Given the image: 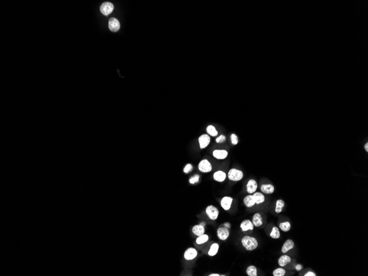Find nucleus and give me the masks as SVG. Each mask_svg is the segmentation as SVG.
Wrapping results in <instances>:
<instances>
[{
    "label": "nucleus",
    "mask_w": 368,
    "mask_h": 276,
    "mask_svg": "<svg viewBox=\"0 0 368 276\" xmlns=\"http://www.w3.org/2000/svg\"><path fill=\"white\" fill-rule=\"evenodd\" d=\"M242 245L248 251H252L258 246V242L256 238L250 236H245L241 239Z\"/></svg>",
    "instance_id": "1"
},
{
    "label": "nucleus",
    "mask_w": 368,
    "mask_h": 276,
    "mask_svg": "<svg viewBox=\"0 0 368 276\" xmlns=\"http://www.w3.org/2000/svg\"><path fill=\"white\" fill-rule=\"evenodd\" d=\"M244 176L243 172L236 169H232L228 173V178L234 181H238L241 180Z\"/></svg>",
    "instance_id": "2"
},
{
    "label": "nucleus",
    "mask_w": 368,
    "mask_h": 276,
    "mask_svg": "<svg viewBox=\"0 0 368 276\" xmlns=\"http://www.w3.org/2000/svg\"><path fill=\"white\" fill-rule=\"evenodd\" d=\"M206 213L208 218L211 220H216L219 215V211L214 206H208L206 209Z\"/></svg>",
    "instance_id": "3"
},
{
    "label": "nucleus",
    "mask_w": 368,
    "mask_h": 276,
    "mask_svg": "<svg viewBox=\"0 0 368 276\" xmlns=\"http://www.w3.org/2000/svg\"><path fill=\"white\" fill-rule=\"evenodd\" d=\"M114 8V6L113 4L109 2H106L103 3L102 5L100 7V12L103 15H105V16H108L109 15H110L113 11Z\"/></svg>",
    "instance_id": "4"
},
{
    "label": "nucleus",
    "mask_w": 368,
    "mask_h": 276,
    "mask_svg": "<svg viewBox=\"0 0 368 276\" xmlns=\"http://www.w3.org/2000/svg\"><path fill=\"white\" fill-rule=\"evenodd\" d=\"M212 165L207 159L201 161L198 164V169L202 173H208L212 170Z\"/></svg>",
    "instance_id": "5"
},
{
    "label": "nucleus",
    "mask_w": 368,
    "mask_h": 276,
    "mask_svg": "<svg viewBox=\"0 0 368 276\" xmlns=\"http://www.w3.org/2000/svg\"><path fill=\"white\" fill-rule=\"evenodd\" d=\"M198 255L197 251L194 248H190L186 250L184 253V258L186 260H192L197 257Z\"/></svg>",
    "instance_id": "6"
},
{
    "label": "nucleus",
    "mask_w": 368,
    "mask_h": 276,
    "mask_svg": "<svg viewBox=\"0 0 368 276\" xmlns=\"http://www.w3.org/2000/svg\"><path fill=\"white\" fill-rule=\"evenodd\" d=\"M217 235L219 239L225 240L229 237V230L226 226L219 228L217 230Z\"/></svg>",
    "instance_id": "7"
},
{
    "label": "nucleus",
    "mask_w": 368,
    "mask_h": 276,
    "mask_svg": "<svg viewBox=\"0 0 368 276\" xmlns=\"http://www.w3.org/2000/svg\"><path fill=\"white\" fill-rule=\"evenodd\" d=\"M109 28L112 31H118L120 28V22L117 19L111 18L109 21Z\"/></svg>",
    "instance_id": "8"
},
{
    "label": "nucleus",
    "mask_w": 368,
    "mask_h": 276,
    "mask_svg": "<svg viewBox=\"0 0 368 276\" xmlns=\"http://www.w3.org/2000/svg\"><path fill=\"white\" fill-rule=\"evenodd\" d=\"M210 137L207 134H204V135H201L198 138L200 148L204 149V148H205L206 147H207L208 145L210 144Z\"/></svg>",
    "instance_id": "9"
},
{
    "label": "nucleus",
    "mask_w": 368,
    "mask_h": 276,
    "mask_svg": "<svg viewBox=\"0 0 368 276\" xmlns=\"http://www.w3.org/2000/svg\"><path fill=\"white\" fill-rule=\"evenodd\" d=\"M232 198L230 197L226 196L222 199L220 202V205L226 211H228L231 207L233 202Z\"/></svg>",
    "instance_id": "10"
},
{
    "label": "nucleus",
    "mask_w": 368,
    "mask_h": 276,
    "mask_svg": "<svg viewBox=\"0 0 368 276\" xmlns=\"http://www.w3.org/2000/svg\"><path fill=\"white\" fill-rule=\"evenodd\" d=\"M294 248V242L292 240L288 239L285 242L282 248L281 251L282 253L285 254L287 252L291 250Z\"/></svg>",
    "instance_id": "11"
},
{
    "label": "nucleus",
    "mask_w": 368,
    "mask_h": 276,
    "mask_svg": "<svg viewBox=\"0 0 368 276\" xmlns=\"http://www.w3.org/2000/svg\"><path fill=\"white\" fill-rule=\"evenodd\" d=\"M240 228L243 232H246L248 230H252L254 229V226L251 221L249 219H246L241 222Z\"/></svg>",
    "instance_id": "12"
},
{
    "label": "nucleus",
    "mask_w": 368,
    "mask_h": 276,
    "mask_svg": "<svg viewBox=\"0 0 368 276\" xmlns=\"http://www.w3.org/2000/svg\"><path fill=\"white\" fill-rule=\"evenodd\" d=\"M247 192L249 193H255L257 189V183L256 181L254 179H250L248 181L246 185Z\"/></svg>",
    "instance_id": "13"
},
{
    "label": "nucleus",
    "mask_w": 368,
    "mask_h": 276,
    "mask_svg": "<svg viewBox=\"0 0 368 276\" xmlns=\"http://www.w3.org/2000/svg\"><path fill=\"white\" fill-rule=\"evenodd\" d=\"M228 153L226 150L217 149L213 152L214 157L217 159H224L227 157Z\"/></svg>",
    "instance_id": "14"
},
{
    "label": "nucleus",
    "mask_w": 368,
    "mask_h": 276,
    "mask_svg": "<svg viewBox=\"0 0 368 276\" xmlns=\"http://www.w3.org/2000/svg\"><path fill=\"white\" fill-rule=\"evenodd\" d=\"M291 258L287 255H283L278 259V265L281 267H285L286 265L291 263Z\"/></svg>",
    "instance_id": "15"
},
{
    "label": "nucleus",
    "mask_w": 368,
    "mask_h": 276,
    "mask_svg": "<svg viewBox=\"0 0 368 276\" xmlns=\"http://www.w3.org/2000/svg\"><path fill=\"white\" fill-rule=\"evenodd\" d=\"M252 222L254 224V226L259 227L261 226L263 224V220L261 215L259 213H256L254 214Z\"/></svg>",
    "instance_id": "16"
},
{
    "label": "nucleus",
    "mask_w": 368,
    "mask_h": 276,
    "mask_svg": "<svg viewBox=\"0 0 368 276\" xmlns=\"http://www.w3.org/2000/svg\"><path fill=\"white\" fill-rule=\"evenodd\" d=\"M226 174L223 171H217L213 174L214 180L218 182H223L226 180Z\"/></svg>",
    "instance_id": "17"
},
{
    "label": "nucleus",
    "mask_w": 368,
    "mask_h": 276,
    "mask_svg": "<svg viewBox=\"0 0 368 276\" xmlns=\"http://www.w3.org/2000/svg\"><path fill=\"white\" fill-rule=\"evenodd\" d=\"M261 190L266 194H272L274 193L275 187L271 184H263L261 187Z\"/></svg>",
    "instance_id": "18"
},
{
    "label": "nucleus",
    "mask_w": 368,
    "mask_h": 276,
    "mask_svg": "<svg viewBox=\"0 0 368 276\" xmlns=\"http://www.w3.org/2000/svg\"><path fill=\"white\" fill-rule=\"evenodd\" d=\"M244 203L245 206H246L248 208H251L256 204L254 197H253V196L251 195L246 196L245 197L244 199Z\"/></svg>",
    "instance_id": "19"
},
{
    "label": "nucleus",
    "mask_w": 368,
    "mask_h": 276,
    "mask_svg": "<svg viewBox=\"0 0 368 276\" xmlns=\"http://www.w3.org/2000/svg\"><path fill=\"white\" fill-rule=\"evenodd\" d=\"M252 196L255 201V203L257 205L261 204L265 201V196L263 195L262 193H255Z\"/></svg>",
    "instance_id": "20"
},
{
    "label": "nucleus",
    "mask_w": 368,
    "mask_h": 276,
    "mask_svg": "<svg viewBox=\"0 0 368 276\" xmlns=\"http://www.w3.org/2000/svg\"><path fill=\"white\" fill-rule=\"evenodd\" d=\"M192 233L195 234V235L200 236L202 234H204L205 232L204 226H201L200 224L198 225H196L194 226H193L192 228Z\"/></svg>",
    "instance_id": "21"
},
{
    "label": "nucleus",
    "mask_w": 368,
    "mask_h": 276,
    "mask_svg": "<svg viewBox=\"0 0 368 276\" xmlns=\"http://www.w3.org/2000/svg\"><path fill=\"white\" fill-rule=\"evenodd\" d=\"M219 248H220V246L217 243H214L210 246V248L208 252V254L210 256H215L218 251Z\"/></svg>",
    "instance_id": "22"
},
{
    "label": "nucleus",
    "mask_w": 368,
    "mask_h": 276,
    "mask_svg": "<svg viewBox=\"0 0 368 276\" xmlns=\"http://www.w3.org/2000/svg\"><path fill=\"white\" fill-rule=\"evenodd\" d=\"M285 203L282 200H278L275 204V212L277 213H279L283 211L285 207Z\"/></svg>",
    "instance_id": "23"
},
{
    "label": "nucleus",
    "mask_w": 368,
    "mask_h": 276,
    "mask_svg": "<svg viewBox=\"0 0 368 276\" xmlns=\"http://www.w3.org/2000/svg\"><path fill=\"white\" fill-rule=\"evenodd\" d=\"M209 239V237L207 234H202L200 236H198V238L196 239V242L198 244V245H201L203 244L205 242H207Z\"/></svg>",
    "instance_id": "24"
},
{
    "label": "nucleus",
    "mask_w": 368,
    "mask_h": 276,
    "mask_svg": "<svg viewBox=\"0 0 368 276\" xmlns=\"http://www.w3.org/2000/svg\"><path fill=\"white\" fill-rule=\"evenodd\" d=\"M280 236L281 234L277 226H274L270 233V236L273 239H278L280 238Z\"/></svg>",
    "instance_id": "25"
},
{
    "label": "nucleus",
    "mask_w": 368,
    "mask_h": 276,
    "mask_svg": "<svg viewBox=\"0 0 368 276\" xmlns=\"http://www.w3.org/2000/svg\"><path fill=\"white\" fill-rule=\"evenodd\" d=\"M246 274L249 276H257V268L255 266H250L247 268L246 271Z\"/></svg>",
    "instance_id": "26"
},
{
    "label": "nucleus",
    "mask_w": 368,
    "mask_h": 276,
    "mask_svg": "<svg viewBox=\"0 0 368 276\" xmlns=\"http://www.w3.org/2000/svg\"><path fill=\"white\" fill-rule=\"evenodd\" d=\"M279 228L283 232H287L291 229V224L289 222H282L279 224Z\"/></svg>",
    "instance_id": "27"
},
{
    "label": "nucleus",
    "mask_w": 368,
    "mask_h": 276,
    "mask_svg": "<svg viewBox=\"0 0 368 276\" xmlns=\"http://www.w3.org/2000/svg\"><path fill=\"white\" fill-rule=\"evenodd\" d=\"M286 273V271L282 268L279 267L274 270L273 272V276H284Z\"/></svg>",
    "instance_id": "28"
},
{
    "label": "nucleus",
    "mask_w": 368,
    "mask_h": 276,
    "mask_svg": "<svg viewBox=\"0 0 368 276\" xmlns=\"http://www.w3.org/2000/svg\"><path fill=\"white\" fill-rule=\"evenodd\" d=\"M207 132L212 136H216L218 135L216 128L212 125H210L207 127Z\"/></svg>",
    "instance_id": "29"
},
{
    "label": "nucleus",
    "mask_w": 368,
    "mask_h": 276,
    "mask_svg": "<svg viewBox=\"0 0 368 276\" xmlns=\"http://www.w3.org/2000/svg\"><path fill=\"white\" fill-rule=\"evenodd\" d=\"M199 180H200V175L196 174V175H195L194 177H191L190 179L189 182H190V183H191V184H194V183H198Z\"/></svg>",
    "instance_id": "30"
},
{
    "label": "nucleus",
    "mask_w": 368,
    "mask_h": 276,
    "mask_svg": "<svg viewBox=\"0 0 368 276\" xmlns=\"http://www.w3.org/2000/svg\"><path fill=\"white\" fill-rule=\"evenodd\" d=\"M230 140L231 142L233 145H236L238 144V138L237 136L234 134H233L230 136Z\"/></svg>",
    "instance_id": "31"
},
{
    "label": "nucleus",
    "mask_w": 368,
    "mask_h": 276,
    "mask_svg": "<svg viewBox=\"0 0 368 276\" xmlns=\"http://www.w3.org/2000/svg\"><path fill=\"white\" fill-rule=\"evenodd\" d=\"M192 169H193V167H192V164H187L186 165L185 167H184V172L185 173H186V174L189 173L190 171H192Z\"/></svg>",
    "instance_id": "32"
},
{
    "label": "nucleus",
    "mask_w": 368,
    "mask_h": 276,
    "mask_svg": "<svg viewBox=\"0 0 368 276\" xmlns=\"http://www.w3.org/2000/svg\"><path fill=\"white\" fill-rule=\"evenodd\" d=\"M226 136H225L224 135H220V137H218V138H217L216 140V141L217 143H222L224 142H225V141H226Z\"/></svg>",
    "instance_id": "33"
},
{
    "label": "nucleus",
    "mask_w": 368,
    "mask_h": 276,
    "mask_svg": "<svg viewBox=\"0 0 368 276\" xmlns=\"http://www.w3.org/2000/svg\"><path fill=\"white\" fill-rule=\"evenodd\" d=\"M316 276V275L315 273H314V272H312V271H309V272H308L307 273H305V275H304V276Z\"/></svg>",
    "instance_id": "34"
},
{
    "label": "nucleus",
    "mask_w": 368,
    "mask_h": 276,
    "mask_svg": "<svg viewBox=\"0 0 368 276\" xmlns=\"http://www.w3.org/2000/svg\"><path fill=\"white\" fill-rule=\"evenodd\" d=\"M295 268H296V269H297V271H300V270H301V269L303 268V267H302V266H301V265H297Z\"/></svg>",
    "instance_id": "35"
},
{
    "label": "nucleus",
    "mask_w": 368,
    "mask_h": 276,
    "mask_svg": "<svg viewBox=\"0 0 368 276\" xmlns=\"http://www.w3.org/2000/svg\"><path fill=\"white\" fill-rule=\"evenodd\" d=\"M364 149H365V151H366V152H368V142L366 143V144H365V145H364Z\"/></svg>",
    "instance_id": "36"
},
{
    "label": "nucleus",
    "mask_w": 368,
    "mask_h": 276,
    "mask_svg": "<svg viewBox=\"0 0 368 276\" xmlns=\"http://www.w3.org/2000/svg\"><path fill=\"white\" fill-rule=\"evenodd\" d=\"M209 276H220V274H218V273H212V274H210V275H209Z\"/></svg>",
    "instance_id": "37"
},
{
    "label": "nucleus",
    "mask_w": 368,
    "mask_h": 276,
    "mask_svg": "<svg viewBox=\"0 0 368 276\" xmlns=\"http://www.w3.org/2000/svg\"><path fill=\"white\" fill-rule=\"evenodd\" d=\"M200 225H201V226H205V225H206V223H204V222H201V223H200Z\"/></svg>",
    "instance_id": "38"
}]
</instances>
